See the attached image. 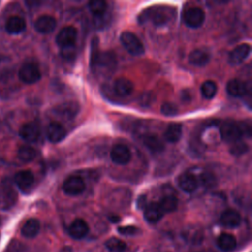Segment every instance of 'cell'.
<instances>
[{
  "label": "cell",
  "mask_w": 252,
  "mask_h": 252,
  "mask_svg": "<svg viewBox=\"0 0 252 252\" xmlns=\"http://www.w3.org/2000/svg\"><path fill=\"white\" fill-rule=\"evenodd\" d=\"M140 22L145 23L147 21H152L155 26H163L165 25L169 19H170V14L168 13L167 9L158 7V8H149L145 10L141 15H140Z\"/></svg>",
  "instance_id": "obj_1"
},
{
  "label": "cell",
  "mask_w": 252,
  "mask_h": 252,
  "mask_svg": "<svg viewBox=\"0 0 252 252\" xmlns=\"http://www.w3.org/2000/svg\"><path fill=\"white\" fill-rule=\"evenodd\" d=\"M220 132L221 139L224 142L230 144L240 141L243 135V130L241 126L232 120L223 121L220 126Z\"/></svg>",
  "instance_id": "obj_2"
},
{
  "label": "cell",
  "mask_w": 252,
  "mask_h": 252,
  "mask_svg": "<svg viewBox=\"0 0 252 252\" xmlns=\"http://www.w3.org/2000/svg\"><path fill=\"white\" fill-rule=\"evenodd\" d=\"M120 41L124 48L132 55L140 56L145 52L143 42L131 32H123L120 34Z\"/></svg>",
  "instance_id": "obj_3"
},
{
  "label": "cell",
  "mask_w": 252,
  "mask_h": 252,
  "mask_svg": "<svg viewBox=\"0 0 252 252\" xmlns=\"http://www.w3.org/2000/svg\"><path fill=\"white\" fill-rule=\"evenodd\" d=\"M1 204L4 209H9L14 206L17 201V193L12 182L8 178H4L0 185Z\"/></svg>",
  "instance_id": "obj_4"
},
{
  "label": "cell",
  "mask_w": 252,
  "mask_h": 252,
  "mask_svg": "<svg viewBox=\"0 0 252 252\" xmlns=\"http://www.w3.org/2000/svg\"><path fill=\"white\" fill-rule=\"evenodd\" d=\"M116 66V57L115 54L111 51L99 52L94 62L91 65L93 71L96 70H107L112 71Z\"/></svg>",
  "instance_id": "obj_5"
},
{
  "label": "cell",
  "mask_w": 252,
  "mask_h": 252,
  "mask_svg": "<svg viewBox=\"0 0 252 252\" xmlns=\"http://www.w3.org/2000/svg\"><path fill=\"white\" fill-rule=\"evenodd\" d=\"M78 36L77 29L73 26H67L60 30V32L56 35V43L61 48H69L72 47Z\"/></svg>",
  "instance_id": "obj_6"
},
{
  "label": "cell",
  "mask_w": 252,
  "mask_h": 252,
  "mask_svg": "<svg viewBox=\"0 0 252 252\" xmlns=\"http://www.w3.org/2000/svg\"><path fill=\"white\" fill-rule=\"evenodd\" d=\"M19 79L26 84H34L41 78L39 68L33 63H25L19 70Z\"/></svg>",
  "instance_id": "obj_7"
},
{
  "label": "cell",
  "mask_w": 252,
  "mask_h": 252,
  "mask_svg": "<svg viewBox=\"0 0 252 252\" xmlns=\"http://www.w3.org/2000/svg\"><path fill=\"white\" fill-rule=\"evenodd\" d=\"M86 188L85 182L82 177L78 175H72L65 179L62 185V189L65 194L70 196H77L84 192Z\"/></svg>",
  "instance_id": "obj_8"
},
{
  "label": "cell",
  "mask_w": 252,
  "mask_h": 252,
  "mask_svg": "<svg viewBox=\"0 0 252 252\" xmlns=\"http://www.w3.org/2000/svg\"><path fill=\"white\" fill-rule=\"evenodd\" d=\"M183 21L189 28H199L205 21V13L199 7H191L184 12Z\"/></svg>",
  "instance_id": "obj_9"
},
{
  "label": "cell",
  "mask_w": 252,
  "mask_h": 252,
  "mask_svg": "<svg viewBox=\"0 0 252 252\" xmlns=\"http://www.w3.org/2000/svg\"><path fill=\"white\" fill-rule=\"evenodd\" d=\"M132 158L131 152L129 148L123 144H117L114 145L110 152V158L111 160L120 165L127 164Z\"/></svg>",
  "instance_id": "obj_10"
},
{
  "label": "cell",
  "mask_w": 252,
  "mask_h": 252,
  "mask_svg": "<svg viewBox=\"0 0 252 252\" xmlns=\"http://www.w3.org/2000/svg\"><path fill=\"white\" fill-rule=\"evenodd\" d=\"M20 137L29 143H34L40 136V129L37 123L30 121L25 123L19 130Z\"/></svg>",
  "instance_id": "obj_11"
},
{
  "label": "cell",
  "mask_w": 252,
  "mask_h": 252,
  "mask_svg": "<svg viewBox=\"0 0 252 252\" xmlns=\"http://www.w3.org/2000/svg\"><path fill=\"white\" fill-rule=\"evenodd\" d=\"M56 28V20L50 15H42L34 22V29L37 32L47 34L52 32Z\"/></svg>",
  "instance_id": "obj_12"
},
{
  "label": "cell",
  "mask_w": 252,
  "mask_h": 252,
  "mask_svg": "<svg viewBox=\"0 0 252 252\" xmlns=\"http://www.w3.org/2000/svg\"><path fill=\"white\" fill-rule=\"evenodd\" d=\"M66 129L64 126L57 121L49 123L46 129V137L51 143H59L66 137Z\"/></svg>",
  "instance_id": "obj_13"
},
{
  "label": "cell",
  "mask_w": 252,
  "mask_h": 252,
  "mask_svg": "<svg viewBox=\"0 0 252 252\" xmlns=\"http://www.w3.org/2000/svg\"><path fill=\"white\" fill-rule=\"evenodd\" d=\"M250 54V45L242 43L237 45L228 54V62L231 65H237L243 62Z\"/></svg>",
  "instance_id": "obj_14"
},
{
  "label": "cell",
  "mask_w": 252,
  "mask_h": 252,
  "mask_svg": "<svg viewBox=\"0 0 252 252\" xmlns=\"http://www.w3.org/2000/svg\"><path fill=\"white\" fill-rule=\"evenodd\" d=\"M14 180L19 189H21L24 192H27L33 185L34 175L31 170H21L16 173Z\"/></svg>",
  "instance_id": "obj_15"
},
{
  "label": "cell",
  "mask_w": 252,
  "mask_h": 252,
  "mask_svg": "<svg viewBox=\"0 0 252 252\" xmlns=\"http://www.w3.org/2000/svg\"><path fill=\"white\" fill-rule=\"evenodd\" d=\"M177 183H178V186L180 187V189L186 193H192L198 187V180H197L196 176L190 172L182 173L178 177Z\"/></svg>",
  "instance_id": "obj_16"
},
{
  "label": "cell",
  "mask_w": 252,
  "mask_h": 252,
  "mask_svg": "<svg viewBox=\"0 0 252 252\" xmlns=\"http://www.w3.org/2000/svg\"><path fill=\"white\" fill-rule=\"evenodd\" d=\"M220 222L221 225H223L225 227L233 228L240 224L241 217L237 211L228 209L221 214V216L220 218Z\"/></svg>",
  "instance_id": "obj_17"
},
{
  "label": "cell",
  "mask_w": 252,
  "mask_h": 252,
  "mask_svg": "<svg viewBox=\"0 0 252 252\" xmlns=\"http://www.w3.org/2000/svg\"><path fill=\"white\" fill-rule=\"evenodd\" d=\"M163 212L158 203L152 202L148 204L144 209V217L148 222H158L163 216Z\"/></svg>",
  "instance_id": "obj_18"
},
{
  "label": "cell",
  "mask_w": 252,
  "mask_h": 252,
  "mask_svg": "<svg viewBox=\"0 0 252 252\" xmlns=\"http://www.w3.org/2000/svg\"><path fill=\"white\" fill-rule=\"evenodd\" d=\"M25 29H26V21L20 16L10 17L5 24V30L10 34H19L23 32Z\"/></svg>",
  "instance_id": "obj_19"
},
{
  "label": "cell",
  "mask_w": 252,
  "mask_h": 252,
  "mask_svg": "<svg viewBox=\"0 0 252 252\" xmlns=\"http://www.w3.org/2000/svg\"><path fill=\"white\" fill-rule=\"evenodd\" d=\"M89 232L88 223L82 219H76L69 226V234L75 239L85 237Z\"/></svg>",
  "instance_id": "obj_20"
},
{
  "label": "cell",
  "mask_w": 252,
  "mask_h": 252,
  "mask_svg": "<svg viewBox=\"0 0 252 252\" xmlns=\"http://www.w3.org/2000/svg\"><path fill=\"white\" fill-rule=\"evenodd\" d=\"M142 142L146 148L153 153H161L164 150L163 142L155 134L143 135Z\"/></svg>",
  "instance_id": "obj_21"
},
{
  "label": "cell",
  "mask_w": 252,
  "mask_h": 252,
  "mask_svg": "<svg viewBox=\"0 0 252 252\" xmlns=\"http://www.w3.org/2000/svg\"><path fill=\"white\" fill-rule=\"evenodd\" d=\"M79 105L75 101H67L63 102L55 107V112L67 119H72L79 112Z\"/></svg>",
  "instance_id": "obj_22"
},
{
  "label": "cell",
  "mask_w": 252,
  "mask_h": 252,
  "mask_svg": "<svg viewBox=\"0 0 252 252\" xmlns=\"http://www.w3.org/2000/svg\"><path fill=\"white\" fill-rule=\"evenodd\" d=\"M113 90L118 96H127L133 92L134 85L127 78H119L114 82Z\"/></svg>",
  "instance_id": "obj_23"
},
{
  "label": "cell",
  "mask_w": 252,
  "mask_h": 252,
  "mask_svg": "<svg viewBox=\"0 0 252 252\" xmlns=\"http://www.w3.org/2000/svg\"><path fill=\"white\" fill-rule=\"evenodd\" d=\"M226 92L229 95L234 97L243 96L247 92V87L244 82L239 79H231L226 84Z\"/></svg>",
  "instance_id": "obj_24"
},
{
  "label": "cell",
  "mask_w": 252,
  "mask_h": 252,
  "mask_svg": "<svg viewBox=\"0 0 252 252\" xmlns=\"http://www.w3.org/2000/svg\"><path fill=\"white\" fill-rule=\"evenodd\" d=\"M188 61L191 65H194L197 67H202L209 63L210 54L203 49H195L189 54Z\"/></svg>",
  "instance_id": "obj_25"
},
{
  "label": "cell",
  "mask_w": 252,
  "mask_h": 252,
  "mask_svg": "<svg viewBox=\"0 0 252 252\" xmlns=\"http://www.w3.org/2000/svg\"><path fill=\"white\" fill-rule=\"evenodd\" d=\"M39 229H40V223L38 220L32 218V219H29L24 223V225L21 228V232L27 238H33L38 234Z\"/></svg>",
  "instance_id": "obj_26"
},
{
  "label": "cell",
  "mask_w": 252,
  "mask_h": 252,
  "mask_svg": "<svg viewBox=\"0 0 252 252\" xmlns=\"http://www.w3.org/2000/svg\"><path fill=\"white\" fill-rule=\"evenodd\" d=\"M182 135V126L180 123H170L164 131L163 137L168 143H176Z\"/></svg>",
  "instance_id": "obj_27"
},
{
  "label": "cell",
  "mask_w": 252,
  "mask_h": 252,
  "mask_svg": "<svg viewBox=\"0 0 252 252\" xmlns=\"http://www.w3.org/2000/svg\"><path fill=\"white\" fill-rule=\"evenodd\" d=\"M217 244L220 249L228 252L236 247V238L230 233L223 232L218 237Z\"/></svg>",
  "instance_id": "obj_28"
},
{
  "label": "cell",
  "mask_w": 252,
  "mask_h": 252,
  "mask_svg": "<svg viewBox=\"0 0 252 252\" xmlns=\"http://www.w3.org/2000/svg\"><path fill=\"white\" fill-rule=\"evenodd\" d=\"M158 205L160 206L163 213H171L176 210L178 201L177 198L173 195H165L161 198Z\"/></svg>",
  "instance_id": "obj_29"
},
{
  "label": "cell",
  "mask_w": 252,
  "mask_h": 252,
  "mask_svg": "<svg viewBox=\"0 0 252 252\" xmlns=\"http://www.w3.org/2000/svg\"><path fill=\"white\" fill-rule=\"evenodd\" d=\"M36 156V152L32 147L24 145L21 146L18 150V158L24 162H30L34 159Z\"/></svg>",
  "instance_id": "obj_30"
},
{
  "label": "cell",
  "mask_w": 252,
  "mask_h": 252,
  "mask_svg": "<svg viewBox=\"0 0 252 252\" xmlns=\"http://www.w3.org/2000/svg\"><path fill=\"white\" fill-rule=\"evenodd\" d=\"M89 9L92 12V14L95 17L102 16L107 8V4L105 1L102 0H93L89 2Z\"/></svg>",
  "instance_id": "obj_31"
},
{
  "label": "cell",
  "mask_w": 252,
  "mask_h": 252,
  "mask_svg": "<svg viewBox=\"0 0 252 252\" xmlns=\"http://www.w3.org/2000/svg\"><path fill=\"white\" fill-rule=\"evenodd\" d=\"M105 247L110 252H124L127 248L126 243L118 238L112 237L105 241Z\"/></svg>",
  "instance_id": "obj_32"
},
{
  "label": "cell",
  "mask_w": 252,
  "mask_h": 252,
  "mask_svg": "<svg viewBox=\"0 0 252 252\" xmlns=\"http://www.w3.org/2000/svg\"><path fill=\"white\" fill-rule=\"evenodd\" d=\"M217 90H218L217 84L211 80L205 81L201 86L202 95L208 99H211L215 96V94H217Z\"/></svg>",
  "instance_id": "obj_33"
},
{
  "label": "cell",
  "mask_w": 252,
  "mask_h": 252,
  "mask_svg": "<svg viewBox=\"0 0 252 252\" xmlns=\"http://www.w3.org/2000/svg\"><path fill=\"white\" fill-rule=\"evenodd\" d=\"M229 151L233 156H241L248 151V146L244 142L237 141L232 144Z\"/></svg>",
  "instance_id": "obj_34"
},
{
  "label": "cell",
  "mask_w": 252,
  "mask_h": 252,
  "mask_svg": "<svg viewBox=\"0 0 252 252\" xmlns=\"http://www.w3.org/2000/svg\"><path fill=\"white\" fill-rule=\"evenodd\" d=\"M200 181L203 186L205 187H212L216 185V178L215 175L210 171H204L200 175Z\"/></svg>",
  "instance_id": "obj_35"
},
{
  "label": "cell",
  "mask_w": 252,
  "mask_h": 252,
  "mask_svg": "<svg viewBox=\"0 0 252 252\" xmlns=\"http://www.w3.org/2000/svg\"><path fill=\"white\" fill-rule=\"evenodd\" d=\"M160 111L165 116H174L177 114L178 109L175 104L171 102H164L160 107Z\"/></svg>",
  "instance_id": "obj_36"
},
{
  "label": "cell",
  "mask_w": 252,
  "mask_h": 252,
  "mask_svg": "<svg viewBox=\"0 0 252 252\" xmlns=\"http://www.w3.org/2000/svg\"><path fill=\"white\" fill-rule=\"evenodd\" d=\"M118 232L122 235H126V236H133V235H137L139 234L141 231L138 227L134 226V225H127V226H119L117 228Z\"/></svg>",
  "instance_id": "obj_37"
},
{
  "label": "cell",
  "mask_w": 252,
  "mask_h": 252,
  "mask_svg": "<svg viewBox=\"0 0 252 252\" xmlns=\"http://www.w3.org/2000/svg\"><path fill=\"white\" fill-rule=\"evenodd\" d=\"M147 206V198L145 195H141L139 196L138 200H137V207L138 209L142 210V209H145V207Z\"/></svg>",
  "instance_id": "obj_38"
},
{
  "label": "cell",
  "mask_w": 252,
  "mask_h": 252,
  "mask_svg": "<svg viewBox=\"0 0 252 252\" xmlns=\"http://www.w3.org/2000/svg\"><path fill=\"white\" fill-rule=\"evenodd\" d=\"M60 252H73V248L70 246H64L61 248Z\"/></svg>",
  "instance_id": "obj_39"
},
{
  "label": "cell",
  "mask_w": 252,
  "mask_h": 252,
  "mask_svg": "<svg viewBox=\"0 0 252 252\" xmlns=\"http://www.w3.org/2000/svg\"><path fill=\"white\" fill-rule=\"evenodd\" d=\"M109 220H111V221H113V222H117V221H119V217H117V216H110L109 217Z\"/></svg>",
  "instance_id": "obj_40"
}]
</instances>
